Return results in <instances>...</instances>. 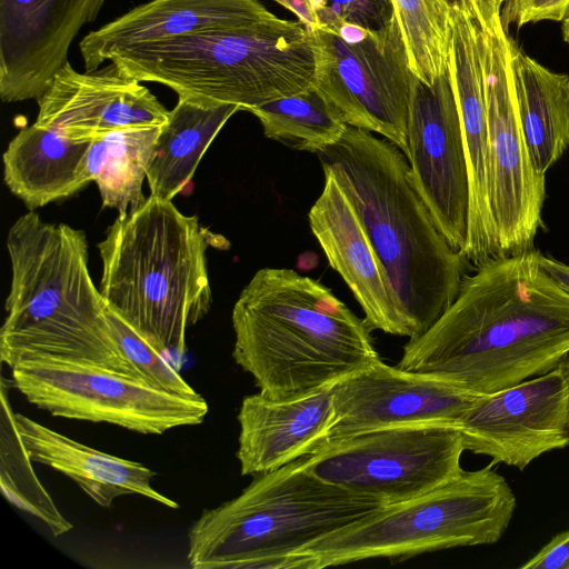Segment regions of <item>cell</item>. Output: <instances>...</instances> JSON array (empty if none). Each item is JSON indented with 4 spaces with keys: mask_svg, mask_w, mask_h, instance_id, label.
Listing matches in <instances>:
<instances>
[{
    "mask_svg": "<svg viewBox=\"0 0 569 569\" xmlns=\"http://www.w3.org/2000/svg\"><path fill=\"white\" fill-rule=\"evenodd\" d=\"M14 418L31 459L69 477L100 507H111L121 496L140 495L171 509L179 508L153 489L156 472L142 463L90 448L22 413H14Z\"/></svg>",
    "mask_w": 569,
    "mask_h": 569,
    "instance_id": "cell-22",
    "label": "cell"
},
{
    "mask_svg": "<svg viewBox=\"0 0 569 569\" xmlns=\"http://www.w3.org/2000/svg\"><path fill=\"white\" fill-rule=\"evenodd\" d=\"M37 102L34 123L72 139H94L129 127L162 126L169 114L147 87L121 76L111 62L84 73L68 62Z\"/></svg>",
    "mask_w": 569,
    "mask_h": 569,
    "instance_id": "cell-17",
    "label": "cell"
},
{
    "mask_svg": "<svg viewBox=\"0 0 569 569\" xmlns=\"http://www.w3.org/2000/svg\"><path fill=\"white\" fill-rule=\"evenodd\" d=\"M569 13V0H505L500 22L507 31L511 24L520 28L539 21H563Z\"/></svg>",
    "mask_w": 569,
    "mask_h": 569,
    "instance_id": "cell-32",
    "label": "cell"
},
{
    "mask_svg": "<svg viewBox=\"0 0 569 569\" xmlns=\"http://www.w3.org/2000/svg\"><path fill=\"white\" fill-rule=\"evenodd\" d=\"M1 380L0 486L4 498L16 508L40 519L54 536L72 529L50 493L40 482L32 459L18 431L9 402V385Z\"/></svg>",
    "mask_w": 569,
    "mask_h": 569,
    "instance_id": "cell-27",
    "label": "cell"
},
{
    "mask_svg": "<svg viewBox=\"0 0 569 569\" xmlns=\"http://www.w3.org/2000/svg\"><path fill=\"white\" fill-rule=\"evenodd\" d=\"M529 249L466 274L455 301L397 367L488 395L555 369L569 352V293Z\"/></svg>",
    "mask_w": 569,
    "mask_h": 569,
    "instance_id": "cell-1",
    "label": "cell"
},
{
    "mask_svg": "<svg viewBox=\"0 0 569 569\" xmlns=\"http://www.w3.org/2000/svg\"><path fill=\"white\" fill-rule=\"evenodd\" d=\"M91 140L37 123L24 127L3 152V181L29 210L69 198L93 182L87 160Z\"/></svg>",
    "mask_w": 569,
    "mask_h": 569,
    "instance_id": "cell-23",
    "label": "cell"
},
{
    "mask_svg": "<svg viewBox=\"0 0 569 569\" xmlns=\"http://www.w3.org/2000/svg\"><path fill=\"white\" fill-rule=\"evenodd\" d=\"M383 506L320 480L301 457L204 510L189 530L187 557L194 569H308L298 551Z\"/></svg>",
    "mask_w": 569,
    "mask_h": 569,
    "instance_id": "cell-7",
    "label": "cell"
},
{
    "mask_svg": "<svg viewBox=\"0 0 569 569\" xmlns=\"http://www.w3.org/2000/svg\"><path fill=\"white\" fill-rule=\"evenodd\" d=\"M315 88L351 127L378 133L407 157L415 74L396 17L380 30L313 32Z\"/></svg>",
    "mask_w": 569,
    "mask_h": 569,
    "instance_id": "cell-12",
    "label": "cell"
},
{
    "mask_svg": "<svg viewBox=\"0 0 569 569\" xmlns=\"http://www.w3.org/2000/svg\"><path fill=\"white\" fill-rule=\"evenodd\" d=\"M335 385L288 399L244 397L237 417L241 475H263L311 453L325 440Z\"/></svg>",
    "mask_w": 569,
    "mask_h": 569,
    "instance_id": "cell-20",
    "label": "cell"
},
{
    "mask_svg": "<svg viewBox=\"0 0 569 569\" xmlns=\"http://www.w3.org/2000/svg\"><path fill=\"white\" fill-rule=\"evenodd\" d=\"M109 61L121 76L163 84L178 97L248 111L313 87L316 49L299 20L276 16L134 47Z\"/></svg>",
    "mask_w": 569,
    "mask_h": 569,
    "instance_id": "cell-6",
    "label": "cell"
},
{
    "mask_svg": "<svg viewBox=\"0 0 569 569\" xmlns=\"http://www.w3.org/2000/svg\"><path fill=\"white\" fill-rule=\"evenodd\" d=\"M7 250L11 284L0 329L3 363L11 368L20 358L43 356L136 377L118 352L108 306L92 281L84 231L46 222L29 210L9 229Z\"/></svg>",
    "mask_w": 569,
    "mask_h": 569,
    "instance_id": "cell-4",
    "label": "cell"
},
{
    "mask_svg": "<svg viewBox=\"0 0 569 569\" xmlns=\"http://www.w3.org/2000/svg\"><path fill=\"white\" fill-rule=\"evenodd\" d=\"M231 321L232 357L269 398L322 389L380 359L365 319L292 269H259L241 290Z\"/></svg>",
    "mask_w": 569,
    "mask_h": 569,
    "instance_id": "cell-3",
    "label": "cell"
},
{
    "mask_svg": "<svg viewBox=\"0 0 569 569\" xmlns=\"http://www.w3.org/2000/svg\"><path fill=\"white\" fill-rule=\"evenodd\" d=\"M290 10L311 33L319 30L320 22L310 0H273Z\"/></svg>",
    "mask_w": 569,
    "mask_h": 569,
    "instance_id": "cell-34",
    "label": "cell"
},
{
    "mask_svg": "<svg viewBox=\"0 0 569 569\" xmlns=\"http://www.w3.org/2000/svg\"><path fill=\"white\" fill-rule=\"evenodd\" d=\"M409 64L416 78L431 84L449 68L452 8L446 0H391Z\"/></svg>",
    "mask_w": 569,
    "mask_h": 569,
    "instance_id": "cell-29",
    "label": "cell"
},
{
    "mask_svg": "<svg viewBox=\"0 0 569 569\" xmlns=\"http://www.w3.org/2000/svg\"><path fill=\"white\" fill-rule=\"evenodd\" d=\"M107 316L118 352L137 378L168 393L200 396L163 352L109 308Z\"/></svg>",
    "mask_w": 569,
    "mask_h": 569,
    "instance_id": "cell-30",
    "label": "cell"
},
{
    "mask_svg": "<svg viewBox=\"0 0 569 569\" xmlns=\"http://www.w3.org/2000/svg\"><path fill=\"white\" fill-rule=\"evenodd\" d=\"M323 173V189L308 213L315 238L360 305L370 330L410 338L387 272L353 203L336 177Z\"/></svg>",
    "mask_w": 569,
    "mask_h": 569,
    "instance_id": "cell-18",
    "label": "cell"
},
{
    "mask_svg": "<svg viewBox=\"0 0 569 569\" xmlns=\"http://www.w3.org/2000/svg\"><path fill=\"white\" fill-rule=\"evenodd\" d=\"M248 111L258 118L267 138L312 153L336 144L348 127L315 86Z\"/></svg>",
    "mask_w": 569,
    "mask_h": 569,
    "instance_id": "cell-26",
    "label": "cell"
},
{
    "mask_svg": "<svg viewBox=\"0 0 569 569\" xmlns=\"http://www.w3.org/2000/svg\"><path fill=\"white\" fill-rule=\"evenodd\" d=\"M106 0H0V98L38 99Z\"/></svg>",
    "mask_w": 569,
    "mask_h": 569,
    "instance_id": "cell-16",
    "label": "cell"
},
{
    "mask_svg": "<svg viewBox=\"0 0 569 569\" xmlns=\"http://www.w3.org/2000/svg\"><path fill=\"white\" fill-rule=\"evenodd\" d=\"M161 126L129 127L106 134L107 154L94 180L102 206L126 217L144 200L142 183Z\"/></svg>",
    "mask_w": 569,
    "mask_h": 569,
    "instance_id": "cell-28",
    "label": "cell"
},
{
    "mask_svg": "<svg viewBox=\"0 0 569 569\" xmlns=\"http://www.w3.org/2000/svg\"><path fill=\"white\" fill-rule=\"evenodd\" d=\"M320 22L319 30L337 32L352 26L380 30L395 18L391 0H310Z\"/></svg>",
    "mask_w": 569,
    "mask_h": 569,
    "instance_id": "cell-31",
    "label": "cell"
},
{
    "mask_svg": "<svg viewBox=\"0 0 569 569\" xmlns=\"http://www.w3.org/2000/svg\"><path fill=\"white\" fill-rule=\"evenodd\" d=\"M452 9L470 11L475 0H446Z\"/></svg>",
    "mask_w": 569,
    "mask_h": 569,
    "instance_id": "cell-36",
    "label": "cell"
},
{
    "mask_svg": "<svg viewBox=\"0 0 569 569\" xmlns=\"http://www.w3.org/2000/svg\"><path fill=\"white\" fill-rule=\"evenodd\" d=\"M274 17L259 0H151L89 32L79 49L86 72H92L134 47Z\"/></svg>",
    "mask_w": 569,
    "mask_h": 569,
    "instance_id": "cell-21",
    "label": "cell"
},
{
    "mask_svg": "<svg viewBox=\"0 0 569 569\" xmlns=\"http://www.w3.org/2000/svg\"><path fill=\"white\" fill-rule=\"evenodd\" d=\"M449 71L457 99L470 181V214L463 253L473 267L497 256L489 186V140L480 28L471 12L452 9Z\"/></svg>",
    "mask_w": 569,
    "mask_h": 569,
    "instance_id": "cell-19",
    "label": "cell"
},
{
    "mask_svg": "<svg viewBox=\"0 0 569 569\" xmlns=\"http://www.w3.org/2000/svg\"><path fill=\"white\" fill-rule=\"evenodd\" d=\"M517 498L492 465L463 471L418 497L387 505L297 552L310 569L373 558L406 559L443 549L498 542Z\"/></svg>",
    "mask_w": 569,
    "mask_h": 569,
    "instance_id": "cell-8",
    "label": "cell"
},
{
    "mask_svg": "<svg viewBox=\"0 0 569 569\" xmlns=\"http://www.w3.org/2000/svg\"><path fill=\"white\" fill-rule=\"evenodd\" d=\"M508 58L528 151L546 176L569 148V76L542 66L509 37Z\"/></svg>",
    "mask_w": 569,
    "mask_h": 569,
    "instance_id": "cell-24",
    "label": "cell"
},
{
    "mask_svg": "<svg viewBox=\"0 0 569 569\" xmlns=\"http://www.w3.org/2000/svg\"><path fill=\"white\" fill-rule=\"evenodd\" d=\"M540 264L569 293V264L548 254H540Z\"/></svg>",
    "mask_w": 569,
    "mask_h": 569,
    "instance_id": "cell-35",
    "label": "cell"
},
{
    "mask_svg": "<svg viewBox=\"0 0 569 569\" xmlns=\"http://www.w3.org/2000/svg\"><path fill=\"white\" fill-rule=\"evenodd\" d=\"M353 203L410 330L423 335L455 301L465 257L436 226L416 190L405 153L386 138L347 127L318 153Z\"/></svg>",
    "mask_w": 569,
    "mask_h": 569,
    "instance_id": "cell-2",
    "label": "cell"
},
{
    "mask_svg": "<svg viewBox=\"0 0 569 569\" xmlns=\"http://www.w3.org/2000/svg\"><path fill=\"white\" fill-rule=\"evenodd\" d=\"M463 446L493 463L519 470L569 446V382L551 371L499 391L477 396L456 423Z\"/></svg>",
    "mask_w": 569,
    "mask_h": 569,
    "instance_id": "cell-14",
    "label": "cell"
},
{
    "mask_svg": "<svg viewBox=\"0 0 569 569\" xmlns=\"http://www.w3.org/2000/svg\"><path fill=\"white\" fill-rule=\"evenodd\" d=\"M562 37L563 40L569 43V13L562 21Z\"/></svg>",
    "mask_w": 569,
    "mask_h": 569,
    "instance_id": "cell-37",
    "label": "cell"
},
{
    "mask_svg": "<svg viewBox=\"0 0 569 569\" xmlns=\"http://www.w3.org/2000/svg\"><path fill=\"white\" fill-rule=\"evenodd\" d=\"M559 366L563 369L569 382V352L561 359Z\"/></svg>",
    "mask_w": 569,
    "mask_h": 569,
    "instance_id": "cell-38",
    "label": "cell"
},
{
    "mask_svg": "<svg viewBox=\"0 0 569 569\" xmlns=\"http://www.w3.org/2000/svg\"><path fill=\"white\" fill-rule=\"evenodd\" d=\"M463 451L462 435L455 425L428 422L325 440L303 461L320 480L387 506L459 477L465 471Z\"/></svg>",
    "mask_w": 569,
    "mask_h": 569,
    "instance_id": "cell-9",
    "label": "cell"
},
{
    "mask_svg": "<svg viewBox=\"0 0 569 569\" xmlns=\"http://www.w3.org/2000/svg\"><path fill=\"white\" fill-rule=\"evenodd\" d=\"M216 238L196 216L150 194L97 244L108 308L168 358L184 355L187 330L211 308L207 249L229 247Z\"/></svg>",
    "mask_w": 569,
    "mask_h": 569,
    "instance_id": "cell-5",
    "label": "cell"
},
{
    "mask_svg": "<svg viewBox=\"0 0 569 569\" xmlns=\"http://www.w3.org/2000/svg\"><path fill=\"white\" fill-rule=\"evenodd\" d=\"M11 371L12 386L52 416L107 422L142 435L199 425L209 410L202 396L168 393L90 361L30 356L17 360Z\"/></svg>",
    "mask_w": 569,
    "mask_h": 569,
    "instance_id": "cell-10",
    "label": "cell"
},
{
    "mask_svg": "<svg viewBox=\"0 0 569 569\" xmlns=\"http://www.w3.org/2000/svg\"><path fill=\"white\" fill-rule=\"evenodd\" d=\"M238 104L178 97L161 126L147 170L150 194L172 200L191 181L196 169Z\"/></svg>",
    "mask_w": 569,
    "mask_h": 569,
    "instance_id": "cell-25",
    "label": "cell"
},
{
    "mask_svg": "<svg viewBox=\"0 0 569 569\" xmlns=\"http://www.w3.org/2000/svg\"><path fill=\"white\" fill-rule=\"evenodd\" d=\"M503 1H505V0H496V2L500 6V8H501V6H502Z\"/></svg>",
    "mask_w": 569,
    "mask_h": 569,
    "instance_id": "cell-39",
    "label": "cell"
},
{
    "mask_svg": "<svg viewBox=\"0 0 569 569\" xmlns=\"http://www.w3.org/2000/svg\"><path fill=\"white\" fill-rule=\"evenodd\" d=\"M408 148L409 176L416 190L447 241L463 256L469 231L470 181L449 68L431 84L415 79Z\"/></svg>",
    "mask_w": 569,
    "mask_h": 569,
    "instance_id": "cell-13",
    "label": "cell"
},
{
    "mask_svg": "<svg viewBox=\"0 0 569 569\" xmlns=\"http://www.w3.org/2000/svg\"><path fill=\"white\" fill-rule=\"evenodd\" d=\"M476 398L442 380L378 359L335 385L325 440L401 425L456 426Z\"/></svg>",
    "mask_w": 569,
    "mask_h": 569,
    "instance_id": "cell-15",
    "label": "cell"
},
{
    "mask_svg": "<svg viewBox=\"0 0 569 569\" xmlns=\"http://www.w3.org/2000/svg\"><path fill=\"white\" fill-rule=\"evenodd\" d=\"M520 569H569V529L553 536Z\"/></svg>",
    "mask_w": 569,
    "mask_h": 569,
    "instance_id": "cell-33",
    "label": "cell"
},
{
    "mask_svg": "<svg viewBox=\"0 0 569 569\" xmlns=\"http://www.w3.org/2000/svg\"><path fill=\"white\" fill-rule=\"evenodd\" d=\"M479 1L473 17L480 28L490 203L498 254H509L532 249L542 224L546 176L533 167L520 123L500 6Z\"/></svg>",
    "mask_w": 569,
    "mask_h": 569,
    "instance_id": "cell-11",
    "label": "cell"
}]
</instances>
